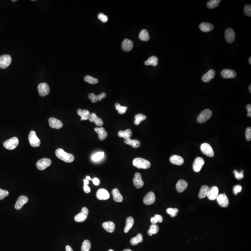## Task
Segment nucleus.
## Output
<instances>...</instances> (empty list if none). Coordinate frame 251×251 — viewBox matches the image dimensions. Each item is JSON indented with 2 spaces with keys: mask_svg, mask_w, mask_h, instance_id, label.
Segmentation results:
<instances>
[{
  "mask_svg": "<svg viewBox=\"0 0 251 251\" xmlns=\"http://www.w3.org/2000/svg\"><path fill=\"white\" fill-rule=\"evenodd\" d=\"M55 155L58 158L67 163L74 162L75 157L72 154L66 152L62 149H57L55 151Z\"/></svg>",
  "mask_w": 251,
  "mask_h": 251,
  "instance_id": "obj_1",
  "label": "nucleus"
},
{
  "mask_svg": "<svg viewBox=\"0 0 251 251\" xmlns=\"http://www.w3.org/2000/svg\"><path fill=\"white\" fill-rule=\"evenodd\" d=\"M134 166L139 169H148L151 166V163L149 161L142 158H136L132 162Z\"/></svg>",
  "mask_w": 251,
  "mask_h": 251,
  "instance_id": "obj_2",
  "label": "nucleus"
},
{
  "mask_svg": "<svg viewBox=\"0 0 251 251\" xmlns=\"http://www.w3.org/2000/svg\"><path fill=\"white\" fill-rule=\"evenodd\" d=\"M212 115V112L208 109L204 110L198 116L197 120L199 123H203L208 121Z\"/></svg>",
  "mask_w": 251,
  "mask_h": 251,
  "instance_id": "obj_3",
  "label": "nucleus"
},
{
  "mask_svg": "<svg viewBox=\"0 0 251 251\" xmlns=\"http://www.w3.org/2000/svg\"><path fill=\"white\" fill-rule=\"evenodd\" d=\"M19 139L16 137L5 141L3 143L4 148L8 150L15 149L19 144Z\"/></svg>",
  "mask_w": 251,
  "mask_h": 251,
  "instance_id": "obj_4",
  "label": "nucleus"
},
{
  "mask_svg": "<svg viewBox=\"0 0 251 251\" xmlns=\"http://www.w3.org/2000/svg\"><path fill=\"white\" fill-rule=\"evenodd\" d=\"M28 139L30 145L36 148L40 146L41 145V141L36 136V132L34 131H31L28 136Z\"/></svg>",
  "mask_w": 251,
  "mask_h": 251,
  "instance_id": "obj_5",
  "label": "nucleus"
},
{
  "mask_svg": "<svg viewBox=\"0 0 251 251\" xmlns=\"http://www.w3.org/2000/svg\"><path fill=\"white\" fill-rule=\"evenodd\" d=\"M200 150L204 155L210 157H213L214 156V152L213 149L212 148L210 145L209 144L206 143L202 144L200 146Z\"/></svg>",
  "mask_w": 251,
  "mask_h": 251,
  "instance_id": "obj_6",
  "label": "nucleus"
},
{
  "mask_svg": "<svg viewBox=\"0 0 251 251\" xmlns=\"http://www.w3.org/2000/svg\"><path fill=\"white\" fill-rule=\"evenodd\" d=\"M88 214H89V210L88 208L86 207H83L81 212L75 216V221L77 222H82L85 221L88 217Z\"/></svg>",
  "mask_w": 251,
  "mask_h": 251,
  "instance_id": "obj_7",
  "label": "nucleus"
},
{
  "mask_svg": "<svg viewBox=\"0 0 251 251\" xmlns=\"http://www.w3.org/2000/svg\"><path fill=\"white\" fill-rule=\"evenodd\" d=\"M12 59L11 56L8 55H4L0 56V68L5 69L11 64Z\"/></svg>",
  "mask_w": 251,
  "mask_h": 251,
  "instance_id": "obj_8",
  "label": "nucleus"
},
{
  "mask_svg": "<svg viewBox=\"0 0 251 251\" xmlns=\"http://www.w3.org/2000/svg\"><path fill=\"white\" fill-rule=\"evenodd\" d=\"M51 159H42L36 163V167L40 170H44L51 165Z\"/></svg>",
  "mask_w": 251,
  "mask_h": 251,
  "instance_id": "obj_9",
  "label": "nucleus"
},
{
  "mask_svg": "<svg viewBox=\"0 0 251 251\" xmlns=\"http://www.w3.org/2000/svg\"><path fill=\"white\" fill-rule=\"evenodd\" d=\"M38 93L41 96H45L49 94L50 89L49 85L46 83H40L38 86Z\"/></svg>",
  "mask_w": 251,
  "mask_h": 251,
  "instance_id": "obj_10",
  "label": "nucleus"
},
{
  "mask_svg": "<svg viewBox=\"0 0 251 251\" xmlns=\"http://www.w3.org/2000/svg\"><path fill=\"white\" fill-rule=\"evenodd\" d=\"M204 164L205 161L201 157L196 158L193 162L192 166L194 171L195 172H199Z\"/></svg>",
  "mask_w": 251,
  "mask_h": 251,
  "instance_id": "obj_11",
  "label": "nucleus"
},
{
  "mask_svg": "<svg viewBox=\"0 0 251 251\" xmlns=\"http://www.w3.org/2000/svg\"><path fill=\"white\" fill-rule=\"evenodd\" d=\"M218 203L222 207H226L229 205V200L225 194H220L216 199Z\"/></svg>",
  "mask_w": 251,
  "mask_h": 251,
  "instance_id": "obj_12",
  "label": "nucleus"
},
{
  "mask_svg": "<svg viewBox=\"0 0 251 251\" xmlns=\"http://www.w3.org/2000/svg\"><path fill=\"white\" fill-rule=\"evenodd\" d=\"M156 201V196L152 192H150L146 194L143 199V202L146 205L153 204Z\"/></svg>",
  "mask_w": 251,
  "mask_h": 251,
  "instance_id": "obj_13",
  "label": "nucleus"
},
{
  "mask_svg": "<svg viewBox=\"0 0 251 251\" xmlns=\"http://www.w3.org/2000/svg\"><path fill=\"white\" fill-rule=\"evenodd\" d=\"M49 126L52 129H59L62 128L63 123L60 120L54 117L50 118L49 120Z\"/></svg>",
  "mask_w": 251,
  "mask_h": 251,
  "instance_id": "obj_14",
  "label": "nucleus"
},
{
  "mask_svg": "<svg viewBox=\"0 0 251 251\" xmlns=\"http://www.w3.org/2000/svg\"><path fill=\"white\" fill-rule=\"evenodd\" d=\"M96 196L99 200H107L110 197V194L107 190L101 188L97 192Z\"/></svg>",
  "mask_w": 251,
  "mask_h": 251,
  "instance_id": "obj_15",
  "label": "nucleus"
},
{
  "mask_svg": "<svg viewBox=\"0 0 251 251\" xmlns=\"http://www.w3.org/2000/svg\"><path fill=\"white\" fill-rule=\"evenodd\" d=\"M133 182L134 185L136 186V188H141L144 185V182L142 179V175L139 172H136L135 173V177L133 179Z\"/></svg>",
  "mask_w": 251,
  "mask_h": 251,
  "instance_id": "obj_16",
  "label": "nucleus"
},
{
  "mask_svg": "<svg viewBox=\"0 0 251 251\" xmlns=\"http://www.w3.org/2000/svg\"><path fill=\"white\" fill-rule=\"evenodd\" d=\"M28 201V199L27 197L25 196H23V195L20 196L18 198V199H17L16 204H15V209L16 210H20V209H22V207H23V206L25 204L27 203Z\"/></svg>",
  "mask_w": 251,
  "mask_h": 251,
  "instance_id": "obj_17",
  "label": "nucleus"
},
{
  "mask_svg": "<svg viewBox=\"0 0 251 251\" xmlns=\"http://www.w3.org/2000/svg\"><path fill=\"white\" fill-rule=\"evenodd\" d=\"M221 75L223 78L225 79H230V78H235L236 76V72L232 69H226L221 71Z\"/></svg>",
  "mask_w": 251,
  "mask_h": 251,
  "instance_id": "obj_18",
  "label": "nucleus"
},
{
  "mask_svg": "<svg viewBox=\"0 0 251 251\" xmlns=\"http://www.w3.org/2000/svg\"><path fill=\"white\" fill-rule=\"evenodd\" d=\"M134 47V43L131 40L125 39L123 41L122 44V49L126 52H129Z\"/></svg>",
  "mask_w": 251,
  "mask_h": 251,
  "instance_id": "obj_19",
  "label": "nucleus"
},
{
  "mask_svg": "<svg viewBox=\"0 0 251 251\" xmlns=\"http://www.w3.org/2000/svg\"><path fill=\"white\" fill-rule=\"evenodd\" d=\"M219 195V189L217 186H213L209 190V192L207 195L208 199L211 200L216 199Z\"/></svg>",
  "mask_w": 251,
  "mask_h": 251,
  "instance_id": "obj_20",
  "label": "nucleus"
},
{
  "mask_svg": "<svg viewBox=\"0 0 251 251\" xmlns=\"http://www.w3.org/2000/svg\"><path fill=\"white\" fill-rule=\"evenodd\" d=\"M226 40L228 43H232L235 40V33L233 29L228 28L226 29L225 33Z\"/></svg>",
  "mask_w": 251,
  "mask_h": 251,
  "instance_id": "obj_21",
  "label": "nucleus"
},
{
  "mask_svg": "<svg viewBox=\"0 0 251 251\" xmlns=\"http://www.w3.org/2000/svg\"><path fill=\"white\" fill-rule=\"evenodd\" d=\"M106 94L105 93H102L98 95H96L93 93H90L89 94L88 97L90 99L92 103H96L98 101H101L102 99H104L106 97Z\"/></svg>",
  "mask_w": 251,
  "mask_h": 251,
  "instance_id": "obj_22",
  "label": "nucleus"
},
{
  "mask_svg": "<svg viewBox=\"0 0 251 251\" xmlns=\"http://www.w3.org/2000/svg\"><path fill=\"white\" fill-rule=\"evenodd\" d=\"M170 162L172 164L176 165H182L184 163V160L182 157L177 155H174L172 156L170 158Z\"/></svg>",
  "mask_w": 251,
  "mask_h": 251,
  "instance_id": "obj_23",
  "label": "nucleus"
},
{
  "mask_svg": "<svg viewBox=\"0 0 251 251\" xmlns=\"http://www.w3.org/2000/svg\"><path fill=\"white\" fill-rule=\"evenodd\" d=\"M89 120L90 122H94L97 126H99V127H101L103 125V121H102V119L98 117L97 115L94 113L90 114V115L89 118Z\"/></svg>",
  "mask_w": 251,
  "mask_h": 251,
  "instance_id": "obj_24",
  "label": "nucleus"
},
{
  "mask_svg": "<svg viewBox=\"0 0 251 251\" xmlns=\"http://www.w3.org/2000/svg\"><path fill=\"white\" fill-rule=\"evenodd\" d=\"M95 131L98 135V137L101 141H103L108 136V132L103 128H95Z\"/></svg>",
  "mask_w": 251,
  "mask_h": 251,
  "instance_id": "obj_25",
  "label": "nucleus"
},
{
  "mask_svg": "<svg viewBox=\"0 0 251 251\" xmlns=\"http://www.w3.org/2000/svg\"><path fill=\"white\" fill-rule=\"evenodd\" d=\"M188 186V184L185 180L183 179H180L178 181L176 188L178 192H182L184 191Z\"/></svg>",
  "mask_w": 251,
  "mask_h": 251,
  "instance_id": "obj_26",
  "label": "nucleus"
},
{
  "mask_svg": "<svg viewBox=\"0 0 251 251\" xmlns=\"http://www.w3.org/2000/svg\"><path fill=\"white\" fill-rule=\"evenodd\" d=\"M215 71L214 70L210 69L202 77V80L205 82H208L215 76Z\"/></svg>",
  "mask_w": 251,
  "mask_h": 251,
  "instance_id": "obj_27",
  "label": "nucleus"
},
{
  "mask_svg": "<svg viewBox=\"0 0 251 251\" xmlns=\"http://www.w3.org/2000/svg\"><path fill=\"white\" fill-rule=\"evenodd\" d=\"M102 226L106 231L110 233L114 232L115 228V225L114 223L111 221H108L103 223Z\"/></svg>",
  "mask_w": 251,
  "mask_h": 251,
  "instance_id": "obj_28",
  "label": "nucleus"
},
{
  "mask_svg": "<svg viewBox=\"0 0 251 251\" xmlns=\"http://www.w3.org/2000/svg\"><path fill=\"white\" fill-rule=\"evenodd\" d=\"M199 28L202 32H208L213 30L214 26L211 23L203 22L199 25Z\"/></svg>",
  "mask_w": 251,
  "mask_h": 251,
  "instance_id": "obj_29",
  "label": "nucleus"
},
{
  "mask_svg": "<svg viewBox=\"0 0 251 251\" xmlns=\"http://www.w3.org/2000/svg\"><path fill=\"white\" fill-rule=\"evenodd\" d=\"M112 194L113 195L114 200L116 202H121L123 200L122 196L120 193L119 190L117 188H115L112 190Z\"/></svg>",
  "mask_w": 251,
  "mask_h": 251,
  "instance_id": "obj_30",
  "label": "nucleus"
},
{
  "mask_svg": "<svg viewBox=\"0 0 251 251\" xmlns=\"http://www.w3.org/2000/svg\"><path fill=\"white\" fill-rule=\"evenodd\" d=\"M77 114L81 117V121L83 120H87L89 119L90 113L88 110H83L79 109L77 110Z\"/></svg>",
  "mask_w": 251,
  "mask_h": 251,
  "instance_id": "obj_31",
  "label": "nucleus"
},
{
  "mask_svg": "<svg viewBox=\"0 0 251 251\" xmlns=\"http://www.w3.org/2000/svg\"><path fill=\"white\" fill-rule=\"evenodd\" d=\"M210 188L207 186H203L200 188L199 193V199H203L207 196Z\"/></svg>",
  "mask_w": 251,
  "mask_h": 251,
  "instance_id": "obj_32",
  "label": "nucleus"
},
{
  "mask_svg": "<svg viewBox=\"0 0 251 251\" xmlns=\"http://www.w3.org/2000/svg\"><path fill=\"white\" fill-rule=\"evenodd\" d=\"M118 135L120 137H122L125 139L130 138L132 135V132L130 129L126 130L125 131H120L118 132Z\"/></svg>",
  "mask_w": 251,
  "mask_h": 251,
  "instance_id": "obj_33",
  "label": "nucleus"
},
{
  "mask_svg": "<svg viewBox=\"0 0 251 251\" xmlns=\"http://www.w3.org/2000/svg\"><path fill=\"white\" fill-rule=\"evenodd\" d=\"M134 224V219L132 217H129L126 219V225L124 228L125 233H128Z\"/></svg>",
  "mask_w": 251,
  "mask_h": 251,
  "instance_id": "obj_34",
  "label": "nucleus"
},
{
  "mask_svg": "<svg viewBox=\"0 0 251 251\" xmlns=\"http://www.w3.org/2000/svg\"><path fill=\"white\" fill-rule=\"evenodd\" d=\"M158 63V59L157 57L155 56H152L145 62V64L146 66L152 65V66L156 67L157 66Z\"/></svg>",
  "mask_w": 251,
  "mask_h": 251,
  "instance_id": "obj_35",
  "label": "nucleus"
},
{
  "mask_svg": "<svg viewBox=\"0 0 251 251\" xmlns=\"http://www.w3.org/2000/svg\"><path fill=\"white\" fill-rule=\"evenodd\" d=\"M125 143L130 145L134 148H138L141 146V142L137 139H132L131 138L125 139Z\"/></svg>",
  "mask_w": 251,
  "mask_h": 251,
  "instance_id": "obj_36",
  "label": "nucleus"
},
{
  "mask_svg": "<svg viewBox=\"0 0 251 251\" xmlns=\"http://www.w3.org/2000/svg\"><path fill=\"white\" fill-rule=\"evenodd\" d=\"M143 241V235L142 233H139L136 237L132 238L131 239V244L132 245L136 246L139 243H142Z\"/></svg>",
  "mask_w": 251,
  "mask_h": 251,
  "instance_id": "obj_37",
  "label": "nucleus"
},
{
  "mask_svg": "<svg viewBox=\"0 0 251 251\" xmlns=\"http://www.w3.org/2000/svg\"><path fill=\"white\" fill-rule=\"evenodd\" d=\"M139 37L140 40L142 41H146V42L149 41L150 39L149 32L146 29H143L139 33Z\"/></svg>",
  "mask_w": 251,
  "mask_h": 251,
  "instance_id": "obj_38",
  "label": "nucleus"
},
{
  "mask_svg": "<svg viewBox=\"0 0 251 251\" xmlns=\"http://www.w3.org/2000/svg\"><path fill=\"white\" fill-rule=\"evenodd\" d=\"M135 121L134 122V124L136 125H138L140 124L141 122L144 121L146 119V116L142 114H138L136 115L135 117Z\"/></svg>",
  "mask_w": 251,
  "mask_h": 251,
  "instance_id": "obj_39",
  "label": "nucleus"
},
{
  "mask_svg": "<svg viewBox=\"0 0 251 251\" xmlns=\"http://www.w3.org/2000/svg\"><path fill=\"white\" fill-rule=\"evenodd\" d=\"M104 152H97L95 153L92 156V160L94 162H99L101 159L103 158L104 156Z\"/></svg>",
  "mask_w": 251,
  "mask_h": 251,
  "instance_id": "obj_40",
  "label": "nucleus"
},
{
  "mask_svg": "<svg viewBox=\"0 0 251 251\" xmlns=\"http://www.w3.org/2000/svg\"><path fill=\"white\" fill-rule=\"evenodd\" d=\"M159 231V227L156 224H152L150 227L149 230L148 231V234L149 236H152V234H156Z\"/></svg>",
  "mask_w": 251,
  "mask_h": 251,
  "instance_id": "obj_41",
  "label": "nucleus"
},
{
  "mask_svg": "<svg viewBox=\"0 0 251 251\" xmlns=\"http://www.w3.org/2000/svg\"><path fill=\"white\" fill-rule=\"evenodd\" d=\"M220 0H211L207 3V6L208 8L210 9L215 8L218 7L220 2Z\"/></svg>",
  "mask_w": 251,
  "mask_h": 251,
  "instance_id": "obj_42",
  "label": "nucleus"
},
{
  "mask_svg": "<svg viewBox=\"0 0 251 251\" xmlns=\"http://www.w3.org/2000/svg\"><path fill=\"white\" fill-rule=\"evenodd\" d=\"M115 106L116 109L117 110L119 114L120 115H123L127 112L128 107H125V106H122L120 104L118 103H116L115 104Z\"/></svg>",
  "mask_w": 251,
  "mask_h": 251,
  "instance_id": "obj_43",
  "label": "nucleus"
},
{
  "mask_svg": "<svg viewBox=\"0 0 251 251\" xmlns=\"http://www.w3.org/2000/svg\"><path fill=\"white\" fill-rule=\"evenodd\" d=\"M91 247L90 241L89 240H85L83 242L81 247L82 251H89Z\"/></svg>",
  "mask_w": 251,
  "mask_h": 251,
  "instance_id": "obj_44",
  "label": "nucleus"
},
{
  "mask_svg": "<svg viewBox=\"0 0 251 251\" xmlns=\"http://www.w3.org/2000/svg\"><path fill=\"white\" fill-rule=\"evenodd\" d=\"M150 221L152 224H156L158 222L162 223V222L163 218L161 215L156 214L151 219Z\"/></svg>",
  "mask_w": 251,
  "mask_h": 251,
  "instance_id": "obj_45",
  "label": "nucleus"
},
{
  "mask_svg": "<svg viewBox=\"0 0 251 251\" xmlns=\"http://www.w3.org/2000/svg\"><path fill=\"white\" fill-rule=\"evenodd\" d=\"M84 81L91 84H95L98 83V80L96 78H94L92 76L90 75H87L85 77Z\"/></svg>",
  "mask_w": 251,
  "mask_h": 251,
  "instance_id": "obj_46",
  "label": "nucleus"
},
{
  "mask_svg": "<svg viewBox=\"0 0 251 251\" xmlns=\"http://www.w3.org/2000/svg\"><path fill=\"white\" fill-rule=\"evenodd\" d=\"M178 212L179 209L177 208H169L166 209V213L170 215L171 217H176Z\"/></svg>",
  "mask_w": 251,
  "mask_h": 251,
  "instance_id": "obj_47",
  "label": "nucleus"
},
{
  "mask_svg": "<svg viewBox=\"0 0 251 251\" xmlns=\"http://www.w3.org/2000/svg\"><path fill=\"white\" fill-rule=\"evenodd\" d=\"M84 182V191L86 192V193H89L90 192L91 189L89 186H88V185L89 183V180L87 179H84L83 180Z\"/></svg>",
  "mask_w": 251,
  "mask_h": 251,
  "instance_id": "obj_48",
  "label": "nucleus"
},
{
  "mask_svg": "<svg viewBox=\"0 0 251 251\" xmlns=\"http://www.w3.org/2000/svg\"><path fill=\"white\" fill-rule=\"evenodd\" d=\"M244 13L248 16H251V5H246L244 7Z\"/></svg>",
  "mask_w": 251,
  "mask_h": 251,
  "instance_id": "obj_49",
  "label": "nucleus"
},
{
  "mask_svg": "<svg viewBox=\"0 0 251 251\" xmlns=\"http://www.w3.org/2000/svg\"><path fill=\"white\" fill-rule=\"evenodd\" d=\"M9 194V192L8 191L0 189V200L4 199L6 197L8 196Z\"/></svg>",
  "mask_w": 251,
  "mask_h": 251,
  "instance_id": "obj_50",
  "label": "nucleus"
},
{
  "mask_svg": "<svg viewBox=\"0 0 251 251\" xmlns=\"http://www.w3.org/2000/svg\"><path fill=\"white\" fill-rule=\"evenodd\" d=\"M98 18L99 20H101L102 22H104V23L107 22L108 21V16L107 15H105L102 13H100V14H98Z\"/></svg>",
  "mask_w": 251,
  "mask_h": 251,
  "instance_id": "obj_51",
  "label": "nucleus"
},
{
  "mask_svg": "<svg viewBox=\"0 0 251 251\" xmlns=\"http://www.w3.org/2000/svg\"><path fill=\"white\" fill-rule=\"evenodd\" d=\"M244 171H242L240 172H238L237 170H234L233 172H234V175H235V178L237 179L240 180L244 178V174H243Z\"/></svg>",
  "mask_w": 251,
  "mask_h": 251,
  "instance_id": "obj_52",
  "label": "nucleus"
},
{
  "mask_svg": "<svg viewBox=\"0 0 251 251\" xmlns=\"http://www.w3.org/2000/svg\"><path fill=\"white\" fill-rule=\"evenodd\" d=\"M246 140L250 142L251 140V128L248 127L246 130Z\"/></svg>",
  "mask_w": 251,
  "mask_h": 251,
  "instance_id": "obj_53",
  "label": "nucleus"
},
{
  "mask_svg": "<svg viewBox=\"0 0 251 251\" xmlns=\"http://www.w3.org/2000/svg\"><path fill=\"white\" fill-rule=\"evenodd\" d=\"M242 186H241L239 185L235 186L233 188V193L235 195H237L238 193H239L242 191Z\"/></svg>",
  "mask_w": 251,
  "mask_h": 251,
  "instance_id": "obj_54",
  "label": "nucleus"
},
{
  "mask_svg": "<svg viewBox=\"0 0 251 251\" xmlns=\"http://www.w3.org/2000/svg\"><path fill=\"white\" fill-rule=\"evenodd\" d=\"M246 109L247 111V116L248 117H251V104H247L246 106Z\"/></svg>",
  "mask_w": 251,
  "mask_h": 251,
  "instance_id": "obj_55",
  "label": "nucleus"
},
{
  "mask_svg": "<svg viewBox=\"0 0 251 251\" xmlns=\"http://www.w3.org/2000/svg\"><path fill=\"white\" fill-rule=\"evenodd\" d=\"M92 180L93 181V184L95 185L98 186L100 184V180L97 178H94Z\"/></svg>",
  "mask_w": 251,
  "mask_h": 251,
  "instance_id": "obj_56",
  "label": "nucleus"
},
{
  "mask_svg": "<svg viewBox=\"0 0 251 251\" xmlns=\"http://www.w3.org/2000/svg\"><path fill=\"white\" fill-rule=\"evenodd\" d=\"M66 251H73V249H72V247L71 246H67L66 247Z\"/></svg>",
  "mask_w": 251,
  "mask_h": 251,
  "instance_id": "obj_57",
  "label": "nucleus"
},
{
  "mask_svg": "<svg viewBox=\"0 0 251 251\" xmlns=\"http://www.w3.org/2000/svg\"><path fill=\"white\" fill-rule=\"evenodd\" d=\"M86 179L89 180H92V179L89 176H87L86 177Z\"/></svg>",
  "mask_w": 251,
  "mask_h": 251,
  "instance_id": "obj_58",
  "label": "nucleus"
},
{
  "mask_svg": "<svg viewBox=\"0 0 251 251\" xmlns=\"http://www.w3.org/2000/svg\"><path fill=\"white\" fill-rule=\"evenodd\" d=\"M249 91H250V93H251V84H250V85H249Z\"/></svg>",
  "mask_w": 251,
  "mask_h": 251,
  "instance_id": "obj_59",
  "label": "nucleus"
},
{
  "mask_svg": "<svg viewBox=\"0 0 251 251\" xmlns=\"http://www.w3.org/2000/svg\"><path fill=\"white\" fill-rule=\"evenodd\" d=\"M123 251H132L130 249H125V250H123Z\"/></svg>",
  "mask_w": 251,
  "mask_h": 251,
  "instance_id": "obj_60",
  "label": "nucleus"
},
{
  "mask_svg": "<svg viewBox=\"0 0 251 251\" xmlns=\"http://www.w3.org/2000/svg\"><path fill=\"white\" fill-rule=\"evenodd\" d=\"M249 63H250V64H251V57H250V58H249Z\"/></svg>",
  "mask_w": 251,
  "mask_h": 251,
  "instance_id": "obj_61",
  "label": "nucleus"
},
{
  "mask_svg": "<svg viewBox=\"0 0 251 251\" xmlns=\"http://www.w3.org/2000/svg\"><path fill=\"white\" fill-rule=\"evenodd\" d=\"M109 251H114V250H112V249H110L109 250Z\"/></svg>",
  "mask_w": 251,
  "mask_h": 251,
  "instance_id": "obj_62",
  "label": "nucleus"
},
{
  "mask_svg": "<svg viewBox=\"0 0 251 251\" xmlns=\"http://www.w3.org/2000/svg\"><path fill=\"white\" fill-rule=\"evenodd\" d=\"M13 1V2H16V1H16V0H15V1H13H13Z\"/></svg>",
  "mask_w": 251,
  "mask_h": 251,
  "instance_id": "obj_63",
  "label": "nucleus"
}]
</instances>
